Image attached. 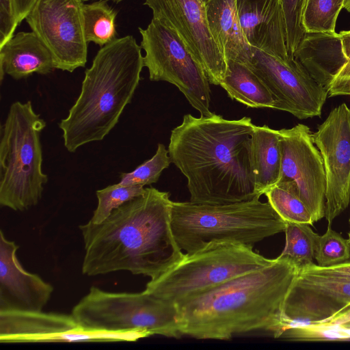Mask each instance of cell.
I'll use <instances>...</instances> for the list:
<instances>
[{"mask_svg": "<svg viewBox=\"0 0 350 350\" xmlns=\"http://www.w3.org/2000/svg\"><path fill=\"white\" fill-rule=\"evenodd\" d=\"M172 202L168 192L147 187L103 222L80 225L82 273L95 276L128 271L154 280L174 267L185 253L172 231Z\"/></svg>", "mask_w": 350, "mask_h": 350, "instance_id": "cell-1", "label": "cell"}, {"mask_svg": "<svg viewBox=\"0 0 350 350\" xmlns=\"http://www.w3.org/2000/svg\"><path fill=\"white\" fill-rule=\"evenodd\" d=\"M255 125L249 117L228 120L183 116L171 131L168 152L185 176L190 202L223 204L252 200L255 191L250 139Z\"/></svg>", "mask_w": 350, "mask_h": 350, "instance_id": "cell-2", "label": "cell"}, {"mask_svg": "<svg viewBox=\"0 0 350 350\" xmlns=\"http://www.w3.org/2000/svg\"><path fill=\"white\" fill-rule=\"evenodd\" d=\"M298 267L278 256L262 269L226 281L176 305L183 336L229 340L256 330H279L283 305Z\"/></svg>", "mask_w": 350, "mask_h": 350, "instance_id": "cell-3", "label": "cell"}, {"mask_svg": "<svg viewBox=\"0 0 350 350\" xmlns=\"http://www.w3.org/2000/svg\"><path fill=\"white\" fill-rule=\"evenodd\" d=\"M144 66L142 46L133 36L100 47L85 71L78 98L59 123L68 152L103 139L113 129L131 101Z\"/></svg>", "mask_w": 350, "mask_h": 350, "instance_id": "cell-4", "label": "cell"}, {"mask_svg": "<svg viewBox=\"0 0 350 350\" xmlns=\"http://www.w3.org/2000/svg\"><path fill=\"white\" fill-rule=\"evenodd\" d=\"M260 198L223 204L172 202V228L178 246L187 254L212 241L253 246L284 232L286 221Z\"/></svg>", "mask_w": 350, "mask_h": 350, "instance_id": "cell-5", "label": "cell"}, {"mask_svg": "<svg viewBox=\"0 0 350 350\" xmlns=\"http://www.w3.org/2000/svg\"><path fill=\"white\" fill-rule=\"evenodd\" d=\"M45 121L30 100L13 103L0 127V204L14 211L36 205L48 176L42 172L40 133Z\"/></svg>", "mask_w": 350, "mask_h": 350, "instance_id": "cell-6", "label": "cell"}, {"mask_svg": "<svg viewBox=\"0 0 350 350\" xmlns=\"http://www.w3.org/2000/svg\"><path fill=\"white\" fill-rule=\"evenodd\" d=\"M274 259L255 252L252 245L212 241L191 254L158 278L145 291L176 306L229 280L271 265Z\"/></svg>", "mask_w": 350, "mask_h": 350, "instance_id": "cell-7", "label": "cell"}, {"mask_svg": "<svg viewBox=\"0 0 350 350\" xmlns=\"http://www.w3.org/2000/svg\"><path fill=\"white\" fill-rule=\"evenodd\" d=\"M71 314L87 330H137L150 336L174 338L183 336L176 306L145 290L140 293H112L92 286L73 307Z\"/></svg>", "mask_w": 350, "mask_h": 350, "instance_id": "cell-8", "label": "cell"}, {"mask_svg": "<svg viewBox=\"0 0 350 350\" xmlns=\"http://www.w3.org/2000/svg\"><path fill=\"white\" fill-rule=\"evenodd\" d=\"M141 46L145 51L144 64L150 81L175 85L201 116H211L210 82L180 37L157 19L147 28L139 27Z\"/></svg>", "mask_w": 350, "mask_h": 350, "instance_id": "cell-9", "label": "cell"}, {"mask_svg": "<svg viewBox=\"0 0 350 350\" xmlns=\"http://www.w3.org/2000/svg\"><path fill=\"white\" fill-rule=\"evenodd\" d=\"M350 308V275L313 263L298 269L285 298L282 322L273 336L287 328L318 324Z\"/></svg>", "mask_w": 350, "mask_h": 350, "instance_id": "cell-10", "label": "cell"}, {"mask_svg": "<svg viewBox=\"0 0 350 350\" xmlns=\"http://www.w3.org/2000/svg\"><path fill=\"white\" fill-rule=\"evenodd\" d=\"M252 48L246 64L271 92L274 109L300 120L320 116L328 92L294 57L282 58Z\"/></svg>", "mask_w": 350, "mask_h": 350, "instance_id": "cell-11", "label": "cell"}, {"mask_svg": "<svg viewBox=\"0 0 350 350\" xmlns=\"http://www.w3.org/2000/svg\"><path fill=\"white\" fill-rule=\"evenodd\" d=\"M83 4V0H37L25 18L51 52L55 69L72 72L85 66Z\"/></svg>", "mask_w": 350, "mask_h": 350, "instance_id": "cell-12", "label": "cell"}, {"mask_svg": "<svg viewBox=\"0 0 350 350\" xmlns=\"http://www.w3.org/2000/svg\"><path fill=\"white\" fill-rule=\"evenodd\" d=\"M150 336L143 331L87 330L70 314L42 311L0 310V342H133Z\"/></svg>", "mask_w": 350, "mask_h": 350, "instance_id": "cell-13", "label": "cell"}, {"mask_svg": "<svg viewBox=\"0 0 350 350\" xmlns=\"http://www.w3.org/2000/svg\"><path fill=\"white\" fill-rule=\"evenodd\" d=\"M153 18L175 31L204 70L211 84L219 85L227 63L209 30L201 0H145Z\"/></svg>", "mask_w": 350, "mask_h": 350, "instance_id": "cell-14", "label": "cell"}, {"mask_svg": "<svg viewBox=\"0 0 350 350\" xmlns=\"http://www.w3.org/2000/svg\"><path fill=\"white\" fill-rule=\"evenodd\" d=\"M312 135L323 161L325 217L331 226L350 202V108L346 103L334 108Z\"/></svg>", "mask_w": 350, "mask_h": 350, "instance_id": "cell-15", "label": "cell"}, {"mask_svg": "<svg viewBox=\"0 0 350 350\" xmlns=\"http://www.w3.org/2000/svg\"><path fill=\"white\" fill-rule=\"evenodd\" d=\"M282 144V171L279 180H291L309 210L312 220L325 215L326 176L323 158L312 140L310 128L298 124L279 130Z\"/></svg>", "mask_w": 350, "mask_h": 350, "instance_id": "cell-16", "label": "cell"}, {"mask_svg": "<svg viewBox=\"0 0 350 350\" xmlns=\"http://www.w3.org/2000/svg\"><path fill=\"white\" fill-rule=\"evenodd\" d=\"M18 246L0 231V310L42 311L53 287L25 271L16 256Z\"/></svg>", "mask_w": 350, "mask_h": 350, "instance_id": "cell-17", "label": "cell"}, {"mask_svg": "<svg viewBox=\"0 0 350 350\" xmlns=\"http://www.w3.org/2000/svg\"><path fill=\"white\" fill-rule=\"evenodd\" d=\"M240 25L249 44L282 58L291 56L281 0H237Z\"/></svg>", "mask_w": 350, "mask_h": 350, "instance_id": "cell-18", "label": "cell"}, {"mask_svg": "<svg viewBox=\"0 0 350 350\" xmlns=\"http://www.w3.org/2000/svg\"><path fill=\"white\" fill-rule=\"evenodd\" d=\"M55 69L52 55L33 31L18 32L0 47V79L8 75L16 80L33 73L48 75Z\"/></svg>", "mask_w": 350, "mask_h": 350, "instance_id": "cell-19", "label": "cell"}, {"mask_svg": "<svg viewBox=\"0 0 350 350\" xmlns=\"http://www.w3.org/2000/svg\"><path fill=\"white\" fill-rule=\"evenodd\" d=\"M293 56L327 90L347 63L338 33L306 32Z\"/></svg>", "mask_w": 350, "mask_h": 350, "instance_id": "cell-20", "label": "cell"}, {"mask_svg": "<svg viewBox=\"0 0 350 350\" xmlns=\"http://www.w3.org/2000/svg\"><path fill=\"white\" fill-rule=\"evenodd\" d=\"M205 8L209 30L226 63L232 60L246 64L252 48L240 25L237 0H208Z\"/></svg>", "mask_w": 350, "mask_h": 350, "instance_id": "cell-21", "label": "cell"}, {"mask_svg": "<svg viewBox=\"0 0 350 350\" xmlns=\"http://www.w3.org/2000/svg\"><path fill=\"white\" fill-rule=\"evenodd\" d=\"M279 130L256 126L250 139V165L256 193L261 196L278 183L282 171Z\"/></svg>", "mask_w": 350, "mask_h": 350, "instance_id": "cell-22", "label": "cell"}, {"mask_svg": "<svg viewBox=\"0 0 350 350\" xmlns=\"http://www.w3.org/2000/svg\"><path fill=\"white\" fill-rule=\"evenodd\" d=\"M227 72L220 86L228 96L252 108L274 109V98L262 81L246 64L227 62Z\"/></svg>", "mask_w": 350, "mask_h": 350, "instance_id": "cell-23", "label": "cell"}, {"mask_svg": "<svg viewBox=\"0 0 350 350\" xmlns=\"http://www.w3.org/2000/svg\"><path fill=\"white\" fill-rule=\"evenodd\" d=\"M267 202L286 222L313 225L311 214L291 180H279L265 194Z\"/></svg>", "mask_w": 350, "mask_h": 350, "instance_id": "cell-24", "label": "cell"}, {"mask_svg": "<svg viewBox=\"0 0 350 350\" xmlns=\"http://www.w3.org/2000/svg\"><path fill=\"white\" fill-rule=\"evenodd\" d=\"M117 13L105 0L83 4L84 32L88 43L93 42L102 47L116 39Z\"/></svg>", "mask_w": 350, "mask_h": 350, "instance_id": "cell-25", "label": "cell"}, {"mask_svg": "<svg viewBox=\"0 0 350 350\" xmlns=\"http://www.w3.org/2000/svg\"><path fill=\"white\" fill-rule=\"evenodd\" d=\"M284 232L286 243L280 256L289 258L298 268L313 264L319 235L310 225L286 222Z\"/></svg>", "mask_w": 350, "mask_h": 350, "instance_id": "cell-26", "label": "cell"}, {"mask_svg": "<svg viewBox=\"0 0 350 350\" xmlns=\"http://www.w3.org/2000/svg\"><path fill=\"white\" fill-rule=\"evenodd\" d=\"M345 0H306L302 14L306 32L335 33Z\"/></svg>", "mask_w": 350, "mask_h": 350, "instance_id": "cell-27", "label": "cell"}, {"mask_svg": "<svg viewBox=\"0 0 350 350\" xmlns=\"http://www.w3.org/2000/svg\"><path fill=\"white\" fill-rule=\"evenodd\" d=\"M171 162L168 150L163 144H159L153 157L137 166L130 172H122L121 186H142L157 183L162 172L167 168Z\"/></svg>", "mask_w": 350, "mask_h": 350, "instance_id": "cell-28", "label": "cell"}, {"mask_svg": "<svg viewBox=\"0 0 350 350\" xmlns=\"http://www.w3.org/2000/svg\"><path fill=\"white\" fill-rule=\"evenodd\" d=\"M145 189L142 186H121L116 183L97 190V206L89 221L94 224L103 222L114 209L142 195Z\"/></svg>", "mask_w": 350, "mask_h": 350, "instance_id": "cell-29", "label": "cell"}, {"mask_svg": "<svg viewBox=\"0 0 350 350\" xmlns=\"http://www.w3.org/2000/svg\"><path fill=\"white\" fill-rule=\"evenodd\" d=\"M314 258L317 265L332 267L350 259V239L344 238L328 225L323 235H319Z\"/></svg>", "mask_w": 350, "mask_h": 350, "instance_id": "cell-30", "label": "cell"}, {"mask_svg": "<svg viewBox=\"0 0 350 350\" xmlns=\"http://www.w3.org/2000/svg\"><path fill=\"white\" fill-rule=\"evenodd\" d=\"M284 14L287 49L291 56L303 40L306 31L303 25L302 14L306 0H281Z\"/></svg>", "mask_w": 350, "mask_h": 350, "instance_id": "cell-31", "label": "cell"}, {"mask_svg": "<svg viewBox=\"0 0 350 350\" xmlns=\"http://www.w3.org/2000/svg\"><path fill=\"white\" fill-rule=\"evenodd\" d=\"M18 25L12 0H0V47L14 36Z\"/></svg>", "mask_w": 350, "mask_h": 350, "instance_id": "cell-32", "label": "cell"}, {"mask_svg": "<svg viewBox=\"0 0 350 350\" xmlns=\"http://www.w3.org/2000/svg\"><path fill=\"white\" fill-rule=\"evenodd\" d=\"M328 96H350V75L336 76L327 88Z\"/></svg>", "mask_w": 350, "mask_h": 350, "instance_id": "cell-33", "label": "cell"}, {"mask_svg": "<svg viewBox=\"0 0 350 350\" xmlns=\"http://www.w3.org/2000/svg\"><path fill=\"white\" fill-rule=\"evenodd\" d=\"M37 0H12L14 10L18 24L31 11Z\"/></svg>", "mask_w": 350, "mask_h": 350, "instance_id": "cell-34", "label": "cell"}, {"mask_svg": "<svg viewBox=\"0 0 350 350\" xmlns=\"http://www.w3.org/2000/svg\"><path fill=\"white\" fill-rule=\"evenodd\" d=\"M338 35L341 40L344 54L347 59V63L343 66L336 76L350 75V30L341 31L338 33Z\"/></svg>", "mask_w": 350, "mask_h": 350, "instance_id": "cell-35", "label": "cell"}, {"mask_svg": "<svg viewBox=\"0 0 350 350\" xmlns=\"http://www.w3.org/2000/svg\"><path fill=\"white\" fill-rule=\"evenodd\" d=\"M350 321V308L336 314L330 320L318 324H324L328 325H337Z\"/></svg>", "mask_w": 350, "mask_h": 350, "instance_id": "cell-36", "label": "cell"}, {"mask_svg": "<svg viewBox=\"0 0 350 350\" xmlns=\"http://www.w3.org/2000/svg\"><path fill=\"white\" fill-rule=\"evenodd\" d=\"M331 268L350 275V259Z\"/></svg>", "mask_w": 350, "mask_h": 350, "instance_id": "cell-37", "label": "cell"}, {"mask_svg": "<svg viewBox=\"0 0 350 350\" xmlns=\"http://www.w3.org/2000/svg\"><path fill=\"white\" fill-rule=\"evenodd\" d=\"M345 8L349 13H350V0L345 1Z\"/></svg>", "mask_w": 350, "mask_h": 350, "instance_id": "cell-38", "label": "cell"}, {"mask_svg": "<svg viewBox=\"0 0 350 350\" xmlns=\"http://www.w3.org/2000/svg\"><path fill=\"white\" fill-rule=\"evenodd\" d=\"M204 3H206L208 0H201Z\"/></svg>", "mask_w": 350, "mask_h": 350, "instance_id": "cell-39", "label": "cell"}, {"mask_svg": "<svg viewBox=\"0 0 350 350\" xmlns=\"http://www.w3.org/2000/svg\"><path fill=\"white\" fill-rule=\"evenodd\" d=\"M112 1H121L122 0H112Z\"/></svg>", "mask_w": 350, "mask_h": 350, "instance_id": "cell-40", "label": "cell"}, {"mask_svg": "<svg viewBox=\"0 0 350 350\" xmlns=\"http://www.w3.org/2000/svg\"><path fill=\"white\" fill-rule=\"evenodd\" d=\"M349 239H350V231L349 232Z\"/></svg>", "mask_w": 350, "mask_h": 350, "instance_id": "cell-41", "label": "cell"}, {"mask_svg": "<svg viewBox=\"0 0 350 350\" xmlns=\"http://www.w3.org/2000/svg\"><path fill=\"white\" fill-rule=\"evenodd\" d=\"M349 222H350V219H349Z\"/></svg>", "mask_w": 350, "mask_h": 350, "instance_id": "cell-42", "label": "cell"}]
</instances>
